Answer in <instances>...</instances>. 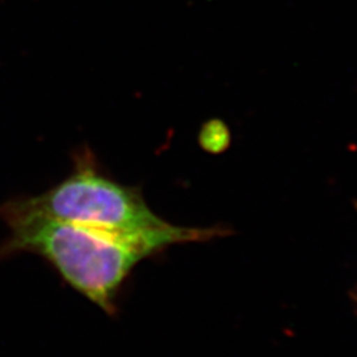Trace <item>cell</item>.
I'll use <instances>...</instances> for the list:
<instances>
[{
	"label": "cell",
	"instance_id": "1",
	"mask_svg": "<svg viewBox=\"0 0 357 357\" xmlns=\"http://www.w3.org/2000/svg\"><path fill=\"white\" fill-rule=\"evenodd\" d=\"M0 220L10 229L0 243V259L22 253L41 257L72 289L107 314H114L123 284L142 261L172 245L218 234L217 228L188 227L160 234H121L56 220L13 199L0 205Z\"/></svg>",
	"mask_w": 357,
	"mask_h": 357
},
{
	"label": "cell",
	"instance_id": "2",
	"mask_svg": "<svg viewBox=\"0 0 357 357\" xmlns=\"http://www.w3.org/2000/svg\"><path fill=\"white\" fill-rule=\"evenodd\" d=\"M13 200L56 220L121 234H160L181 228L158 216L138 187L112 178L88 147L75 153L72 172L59 184L38 196Z\"/></svg>",
	"mask_w": 357,
	"mask_h": 357
}]
</instances>
